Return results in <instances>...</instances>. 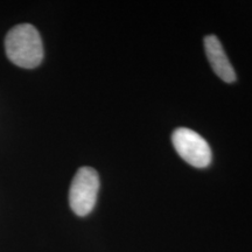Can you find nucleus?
<instances>
[{
    "label": "nucleus",
    "instance_id": "1",
    "mask_svg": "<svg viewBox=\"0 0 252 252\" xmlns=\"http://www.w3.org/2000/svg\"><path fill=\"white\" fill-rule=\"evenodd\" d=\"M6 55L18 67L33 69L43 59V46L39 32L31 24L12 28L5 39Z\"/></svg>",
    "mask_w": 252,
    "mask_h": 252
},
{
    "label": "nucleus",
    "instance_id": "2",
    "mask_svg": "<svg viewBox=\"0 0 252 252\" xmlns=\"http://www.w3.org/2000/svg\"><path fill=\"white\" fill-rule=\"evenodd\" d=\"M99 190L98 173L91 167H82L72 179L69 203L77 216H87L96 206Z\"/></svg>",
    "mask_w": 252,
    "mask_h": 252
},
{
    "label": "nucleus",
    "instance_id": "3",
    "mask_svg": "<svg viewBox=\"0 0 252 252\" xmlns=\"http://www.w3.org/2000/svg\"><path fill=\"white\" fill-rule=\"evenodd\" d=\"M174 149L182 159L196 168H204L212 162V150L209 144L200 134L186 127L173 132Z\"/></svg>",
    "mask_w": 252,
    "mask_h": 252
},
{
    "label": "nucleus",
    "instance_id": "4",
    "mask_svg": "<svg viewBox=\"0 0 252 252\" xmlns=\"http://www.w3.org/2000/svg\"><path fill=\"white\" fill-rule=\"evenodd\" d=\"M204 49L209 60L213 70L220 80L226 83H232L236 81V72L230 63L228 56L225 55L222 43L215 35H208L204 37Z\"/></svg>",
    "mask_w": 252,
    "mask_h": 252
}]
</instances>
